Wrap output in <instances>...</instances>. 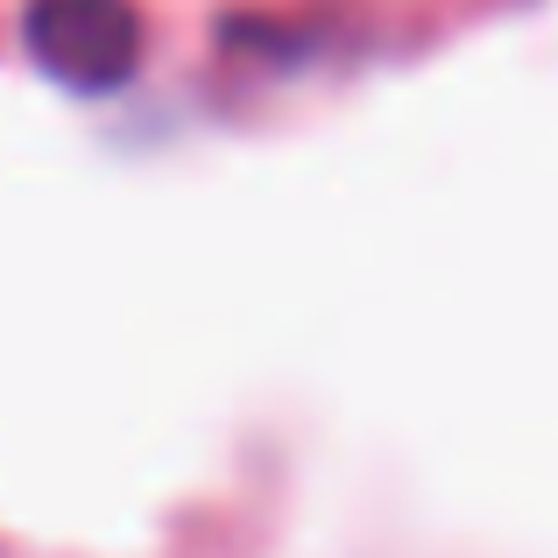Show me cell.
Listing matches in <instances>:
<instances>
[{"instance_id": "cell-1", "label": "cell", "mask_w": 558, "mask_h": 558, "mask_svg": "<svg viewBox=\"0 0 558 558\" xmlns=\"http://www.w3.org/2000/svg\"><path fill=\"white\" fill-rule=\"evenodd\" d=\"M22 43L43 64V78L71 93H113L142 64V14L135 0H28Z\"/></svg>"}]
</instances>
